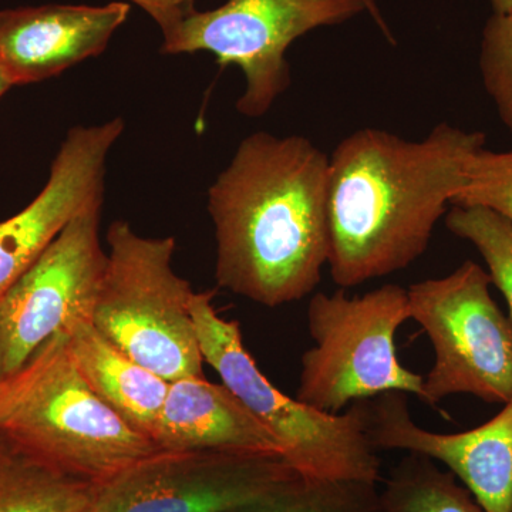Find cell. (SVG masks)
Listing matches in <instances>:
<instances>
[{
    "label": "cell",
    "mask_w": 512,
    "mask_h": 512,
    "mask_svg": "<svg viewBox=\"0 0 512 512\" xmlns=\"http://www.w3.org/2000/svg\"><path fill=\"white\" fill-rule=\"evenodd\" d=\"M329 157L309 138L258 131L208 190L220 288L278 308L311 295L329 256Z\"/></svg>",
    "instance_id": "cell-1"
},
{
    "label": "cell",
    "mask_w": 512,
    "mask_h": 512,
    "mask_svg": "<svg viewBox=\"0 0 512 512\" xmlns=\"http://www.w3.org/2000/svg\"><path fill=\"white\" fill-rule=\"evenodd\" d=\"M483 131L440 123L420 141L379 128L343 138L329 157V256L333 282L355 288L402 271L429 248L464 181Z\"/></svg>",
    "instance_id": "cell-2"
},
{
    "label": "cell",
    "mask_w": 512,
    "mask_h": 512,
    "mask_svg": "<svg viewBox=\"0 0 512 512\" xmlns=\"http://www.w3.org/2000/svg\"><path fill=\"white\" fill-rule=\"evenodd\" d=\"M0 433L36 460L96 487L163 453L84 382L63 332L0 380Z\"/></svg>",
    "instance_id": "cell-3"
},
{
    "label": "cell",
    "mask_w": 512,
    "mask_h": 512,
    "mask_svg": "<svg viewBox=\"0 0 512 512\" xmlns=\"http://www.w3.org/2000/svg\"><path fill=\"white\" fill-rule=\"evenodd\" d=\"M163 33V55L207 52L220 66L235 64L245 90L237 101L242 116H264L291 84L286 52L298 37L339 25L369 10L380 22L375 0H228L198 10L195 0H130Z\"/></svg>",
    "instance_id": "cell-4"
},
{
    "label": "cell",
    "mask_w": 512,
    "mask_h": 512,
    "mask_svg": "<svg viewBox=\"0 0 512 512\" xmlns=\"http://www.w3.org/2000/svg\"><path fill=\"white\" fill-rule=\"evenodd\" d=\"M191 313L204 363L274 434L284 448V460L299 477L379 484L382 463L367 436L363 402L328 414L286 396L245 349L237 320L215 311L212 292H195Z\"/></svg>",
    "instance_id": "cell-5"
},
{
    "label": "cell",
    "mask_w": 512,
    "mask_h": 512,
    "mask_svg": "<svg viewBox=\"0 0 512 512\" xmlns=\"http://www.w3.org/2000/svg\"><path fill=\"white\" fill-rule=\"evenodd\" d=\"M106 239L107 266L93 325L168 383L204 376L191 313L195 292L175 274V239L143 237L126 221L113 222Z\"/></svg>",
    "instance_id": "cell-6"
},
{
    "label": "cell",
    "mask_w": 512,
    "mask_h": 512,
    "mask_svg": "<svg viewBox=\"0 0 512 512\" xmlns=\"http://www.w3.org/2000/svg\"><path fill=\"white\" fill-rule=\"evenodd\" d=\"M306 319L315 345L303 353L296 399L328 414L389 392L420 400L424 376L406 369L396 350L397 330L410 319L407 289L387 284L353 298L319 292Z\"/></svg>",
    "instance_id": "cell-7"
},
{
    "label": "cell",
    "mask_w": 512,
    "mask_h": 512,
    "mask_svg": "<svg viewBox=\"0 0 512 512\" xmlns=\"http://www.w3.org/2000/svg\"><path fill=\"white\" fill-rule=\"evenodd\" d=\"M491 284L483 266L466 261L407 289L409 318L434 350L421 402L437 406L453 394L494 404L512 399V320L491 296Z\"/></svg>",
    "instance_id": "cell-8"
},
{
    "label": "cell",
    "mask_w": 512,
    "mask_h": 512,
    "mask_svg": "<svg viewBox=\"0 0 512 512\" xmlns=\"http://www.w3.org/2000/svg\"><path fill=\"white\" fill-rule=\"evenodd\" d=\"M101 210L93 205L74 217L0 298V380L76 320H92L107 266Z\"/></svg>",
    "instance_id": "cell-9"
},
{
    "label": "cell",
    "mask_w": 512,
    "mask_h": 512,
    "mask_svg": "<svg viewBox=\"0 0 512 512\" xmlns=\"http://www.w3.org/2000/svg\"><path fill=\"white\" fill-rule=\"evenodd\" d=\"M271 454L158 453L96 488L93 512H232L298 478Z\"/></svg>",
    "instance_id": "cell-10"
},
{
    "label": "cell",
    "mask_w": 512,
    "mask_h": 512,
    "mask_svg": "<svg viewBox=\"0 0 512 512\" xmlns=\"http://www.w3.org/2000/svg\"><path fill=\"white\" fill-rule=\"evenodd\" d=\"M124 127L116 117L97 126L70 128L45 188L25 210L0 222V298L74 217L103 204L107 157Z\"/></svg>",
    "instance_id": "cell-11"
},
{
    "label": "cell",
    "mask_w": 512,
    "mask_h": 512,
    "mask_svg": "<svg viewBox=\"0 0 512 512\" xmlns=\"http://www.w3.org/2000/svg\"><path fill=\"white\" fill-rule=\"evenodd\" d=\"M407 394L363 400L367 436L377 451L400 450L439 461L485 512H512V399L477 429L443 434L413 420Z\"/></svg>",
    "instance_id": "cell-12"
},
{
    "label": "cell",
    "mask_w": 512,
    "mask_h": 512,
    "mask_svg": "<svg viewBox=\"0 0 512 512\" xmlns=\"http://www.w3.org/2000/svg\"><path fill=\"white\" fill-rule=\"evenodd\" d=\"M131 6L43 5L0 12V67L12 86L43 82L100 56Z\"/></svg>",
    "instance_id": "cell-13"
},
{
    "label": "cell",
    "mask_w": 512,
    "mask_h": 512,
    "mask_svg": "<svg viewBox=\"0 0 512 512\" xmlns=\"http://www.w3.org/2000/svg\"><path fill=\"white\" fill-rule=\"evenodd\" d=\"M154 443L165 453L271 454L284 457L278 439L225 384L184 377L168 387Z\"/></svg>",
    "instance_id": "cell-14"
},
{
    "label": "cell",
    "mask_w": 512,
    "mask_h": 512,
    "mask_svg": "<svg viewBox=\"0 0 512 512\" xmlns=\"http://www.w3.org/2000/svg\"><path fill=\"white\" fill-rule=\"evenodd\" d=\"M63 333L84 382L134 429L153 439L170 383L121 352L90 319L76 320Z\"/></svg>",
    "instance_id": "cell-15"
},
{
    "label": "cell",
    "mask_w": 512,
    "mask_h": 512,
    "mask_svg": "<svg viewBox=\"0 0 512 512\" xmlns=\"http://www.w3.org/2000/svg\"><path fill=\"white\" fill-rule=\"evenodd\" d=\"M96 485L36 460L0 433V512H82Z\"/></svg>",
    "instance_id": "cell-16"
},
{
    "label": "cell",
    "mask_w": 512,
    "mask_h": 512,
    "mask_svg": "<svg viewBox=\"0 0 512 512\" xmlns=\"http://www.w3.org/2000/svg\"><path fill=\"white\" fill-rule=\"evenodd\" d=\"M380 501L383 512H485L450 471L410 453L384 481Z\"/></svg>",
    "instance_id": "cell-17"
},
{
    "label": "cell",
    "mask_w": 512,
    "mask_h": 512,
    "mask_svg": "<svg viewBox=\"0 0 512 512\" xmlns=\"http://www.w3.org/2000/svg\"><path fill=\"white\" fill-rule=\"evenodd\" d=\"M232 512H383L376 484L298 477L264 500Z\"/></svg>",
    "instance_id": "cell-18"
},
{
    "label": "cell",
    "mask_w": 512,
    "mask_h": 512,
    "mask_svg": "<svg viewBox=\"0 0 512 512\" xmlns=\"http://www.w3.org/2000/svg\"><path fill=\"white\" fill-rule=\"evenodd\" d=\"M446 225L483 256L491 282L503 293L512 320V224L485 208L453 205Z\"/></svg>",
    "instance_id": "cell-19"
},
{
    "label": "cell",
    "mask_w": 512,
    "mask_h": 512,
    "mask_svg": "<svg viewBox=\"0 0 512 512\" xmlns=\"http://www.w3.org/2000/svg\"><path fill=\"white\" fill-rule=\"evenodd\" d=\"M451 205L485 208L512 224V150L477 151L467 161L463 185Z\"/></svg>",
    "instance_id": "cell-20"
},
{
    "label": "cell",
    "mask_w": 512,
    "mask_h": 512,
    "mask_svg": "<svg viewBox=\"0 0 512 512\" xmlns=\"http://www.w3.org/2000/svg\"><path fill=\"white\" fill-rule=\"evenodd\" d=\"M485 92L512 136V13L488 19L480 47Z\"/></svg>",
    "instance_id": "cell-21"
},
{
    "label": "cell",
    "mask_w": 512,
    "mask_h": 512,
    "mask_svg": "<svg viewBox=\"0 0 512 512\" xmlns=\"http://www.w3.org/2000/svg\"><path fill=\"white\" fill-rule=\"evenodd\" d=\"M495 15H507L512 13V0H490Z\"/></svg>",
    "instance_id": "cell-22"
},
{
    "label": "cell",
    "mask_w": 512,
    "mask_h": 512,
    "mask_svg": "<svg viewBox=\"0 0 512 512\" xmlns=\"http://www.w3.org/2000/svg\"><path fill=\"white\" fill-rule=\"evenodd\" d=\"M12 83L9 82L8 77H6L5 72H3L2 67H0V97L3 96L9 89H12Z\"/></svg>",
    "instance_id": "cell-23"
},
{
    "label": "cell",
    "mask_w": 512,
    "mask_h": 512,
    "mask_svg": "<svg viewBox=\"0 0 512 512\" xmlns=\"http://www.w3.org/2000/svg\"><path fill=\"white\" fill-rule=\"evenodd\" d=\"M92 505H93V504H92ZM82 512H93V511H92V507L87 508V510H84V511H82Z\"/></svg>",
    "instance_id": "cell-24"
}]
</instances>
